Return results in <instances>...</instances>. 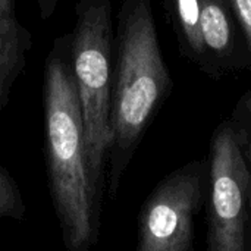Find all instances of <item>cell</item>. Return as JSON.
I'll list each match as a JSON object with an SVG mask.
<instances>
[{
  "label": "cell",
  "instance_id": "7a4b0ae2",
  "mask_svg": "<svg viewBox=\"0 0 251 251\" xmlns=\"http://www.w3.org/2000/svg\"><path fill=\"white\" fill-rule=\"evenodd\" d=\"M113 38V78L107 194L116 197L122 174L171 78L159 46L150 0H122Z\"/></svg>",
  "mask_w": 251,
  "mask_h": 251
},
{
  "label": "cell",
  "instance_id": "4fadbf2b",
  "mask_svg": "<svg viewBox=\"0 0 251 251\" xmlns=\"http://www.w3.org/2000/svg\"><path fill=\"white\" fill-rule=\"evenodd\" d=\"M250 151H251V141H250Z\"/></svg>",
  "mask_w": 251,
  "mask_h": 251
},
{
  "label": "cell",
  "instance_id": "5b68a950",
  "mask_svg": "<svg viewBox=\"0 0 251 251\" xmlns=\"http://www.w3.org/2000/svg\"><path fill=\"white\" fill-rule=\"evenodd\" d=\"M200 197L194 174L176 172L147 199L138 219L137 251H188Z\"/></svg>",
  "mask_w": 251,
  "mask_h": 251
},
{
  "label": "cell",
  "instance_id": "277c9868",
  "mask_svg": "<svg viewBox=\"0 0 251 251\" xmlns=\"http://www.w3.org/2000/svg\"><path fill=\"white\" fill-rule=\"evenodd\" d=\"M210 187V251H246L251 178L229 126L213 140Z\"/></svg>",
  "mask_w": 251,
  "mask_h": 251
},
{
  "label": "cell",
  "instance_id": "3957f363",
  "mask_svg": "<svg viewBox=\"0 0 251 251\" xmlns=\"http://www.w3.org/2000/svg\"><path fill=\"white\" fill-rule=\"evenodd\" d=\"M75 18L69 54L81 100L90 178L94 194L101 203L104 165L112 141V1L79 0L75 6Z\"/></svg>",
  "mask_w": 251,
  "mask_h": 251
},
{
  "label": "cell",
  "instance_id": "7c38bea8",
  "mask_svg": "<svg viewBox=\"0 0 251 251\" xmlns=\"http://www.w3.org/2000/svg\"><path fill=\"white\" fill-rule=\"evenodd\" d=\"M250 244H251V219H250Z\"/></svg>",
  "mask_w": 251,
  "mask_h": 251
},
{
  "label": "cell",
  "instance_id": "ba28073f",
  "mask_svg": "<svg viewBox=\"0 0 251 251\" xmlns=\"http://www.w3.org/2000/svg\"><path fill=\"white\" fill-rule=\"evenodd\" d=\"M25 216L26 207L21 190L7 169L0 165V218L22 222Z\"/></svg>",
  "mask_w": 251,
  "mask_h": 251
},
{
  "label": "cell",
  "instance_id": "6da1fadb",
  "mask_svg": "<svg viewBox=\"0 0 251 251\" xmlns=\"http://www.w3.org/2000/svg\"><path fill=\"white\" fill-rule=\"evenodd\" d=\"M71 32L56 37L44 62V154L53 209L66 251H91L100 207L87 160L81 100L71 65Z\"/></svg>",
  "mask_w": 251,
  "mask_h": 251
},
{
  "label": "cell",
  "instance_id": "8992f818",
  "mask_svg": "<svg viewBox=\"0 0 251 251\" xmlns=\"http://www.w3.org/2000/svg\"><path fill=\"white\" fill-rule=\"evenodd\" d=\"M31 49L32 34L16 16V0H0V110L9 104Z\"/></svg>",
  "mask_w": 251,
  "mask_h": 251
},
{
  "label": "cell",
  "instance_id": "8fae6325",
  "mask_svg": "<svg viewBox=\"0 0 251 251\" xmlns=\"http://www.w3.org/2000/svg\"><path fill=\"white\" fill-rule=\"evenodd\" d=\"M62 0H37V6H38V13L41 21H49L53 13L56 12L59 3Z\"/></svg>",
  "mask_w": 251,
  "mask_h": 251
},
{
  "label": "cell",
  "instance_id": "9c48e42d",
  "mask_svg": "<svg viewBox=\"0 0 251 251\" xmlns=\"http://www.w3.org/2000/svg\"><path fill=\"white\" fill-rule=\"evenodd\" d=\"M178 22L184 31L185 40L196 53L204 50V43L200 31V10L197 0H172Z\"/></svg>",
  "mask_w": 251,
  "mask_h": 251
},
{
  "label": "cell",
  "instance_id": "30bf717a",
  "mask_svg": "<svg viewBox=\"0 0 251 251\" xmlns=\"http://www.w3.org/2000/svg\"><path fill=\"white\" fill-rule=\"evenodd\" d=\"M229 1L244 28L246 38H247L251 53V0H229Z\"/></svg>",
  "mask_w": 251,
  "mask_h": 251
},
{
  "label": "cell",
  "instance_id": "52a82bcc",
  "mask_svg": "<svg viewBox=\"0 0 251 251\" xmlns=\"http://www.w3.org/2000/svg\"><path fill=\"white\" fill-rule=\"evenodd\" d=\"M200 10V31L204 47L222 53L228 49L232 31L225 0H197Z\"/></svg>",
  "mask_w": 251,
  "mask_h": 251
}]
</instances>
